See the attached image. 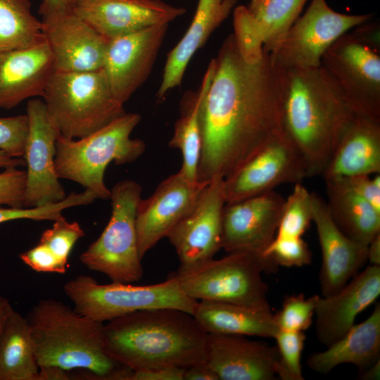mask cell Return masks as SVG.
Masks as SVG:
<instances>
[{"label": "cell", "mask_w": 380, "mask_h": 380, "mask_svg": "<svg viewBox=\"0 0 380 380\" xmlns=\"http://www.w3.org/2000/svg\"><path fill=\"white\" fill-rule=\"evenodd\" d=\"M215 59L199 110L198 182L225 179L286 132L277 68L270 52L246 55L234 34Z\"/></svg>", "instance_id": "cell-1"}, {"label": "cell", "mask_w": 380, "mask_h": 380, "mask_svg": "<svg viewBox=\"0 0 380 380\" xmlns=\"http://www.w3.org/2000/svg\"><path fill=\"white\" fill-rule=\"evenodd\" d=\"M208 340L193 315L174 308L131 312L103 328L106 353L132 371L186 369L205 362Z\"/></svg>", "instance_id": "cell-2"}, {"label": "cell", "mask_w": 380, "mask_h": 380, "mask_svg": "<svg viewBox=\"0 0 380 380\" xmlns=\"http://www.w3.org/2000/svg\"><path fill=\"white\" fill-rule=\"evenodd\" d=\"M277 68L285 131L303 156L308 177L322 175L357 112L321 65Z\"/></svg>", "instance_id": "cell-3"}, {"label": "cell", "mask_w": 380, "mask_h": 380, "mask_svg": "<svg viewBox=\"0 0 380 380\" xmlns=\"http://www.w3.org/2000/svg\"><path fill=\"white\" fill-rule=\"evenodd\" d=\"M26 318L39 367L84 369L101 379H113L119 364L105 351L103 323L53 298L39 300Z\"/></svg>", "instance_id": "cell-4"}, {"label": "cell", "mask_w": 380, "mask_h": 380, "mask_svg": "<svg viewBox=\"0 0 380 380\" xmlns=\"http://www.w3.org/2000/svg\"><path fill=\"white\" fill-rule=\"evenodd\" d=\"M141 120L135 113H125L103 127L80 139L60 134L56 140L55 168L58 179L73 181L94 192L97 198L109 199L105 171L114 162H134L145 151V143L130 137Z\"/></svg>", "instance_id": "cell-5"}, {"label": "cell", "mask_w": 380, "mask_h": 380, "mask_svg": "<svg viewBox=\"0 0 380 380\" xmlns=\"http://www.w3.org/2000/svg\"><path fill=\"white\" fill-rule=\"evenodd\" d=\"M48 115L68 139L86 137L126 112L110 89L102 69L51 75L42 96Z\"/></svg>", "instance_id": "cell-6"}, {"label": "cell", "mask_w": 380, "mask_h": 380, "mask_svg": "<svg viewBox=\"0 0 380 380\" xmlns=\"http://www.w3.org/2000/svg\"><path fill=\"white\" fill-rule=\"evenodd\" d=\"M278 267L270 259L248 252H232L188 270H177L175 278L184 293L200 300L270 308L263 272Z\"/></svg>", "instance_id": "cell-7"}, {"label": "cell", "mask_w": 380, "mask_h": 380, "mask_svg": "<svg viewBox=\"0 0 380 380\" xmlns=\"http://www.w3.org/2000/svg\"><path fill=\"white\" fill-rule=\"evenodd\" d=\"M63 291L76 312L102 323L131 312L157 308H174L194 315L198 302L188 297L170 275L163 282L137 286L113 281L102 284L82 274L68 281Z\"/></svg>", "instance_id": "cell-8"}, {"label": "cell", "mask_w": 380, "mask_h": 380, "mask_svg": "<svg viewBox=\"0 0 380 380\" xmlns=\"http://www.w3.org/2000/svg\"><path fill=\"white\" fill-rule=\"evenodd\" d=\"M141 194L140 184L133 180H122L113 186L110 220L99 237L79 258L85 267L113 282L132 284L143 276L136 229Z\"/></svg>", "instance_id": "cell-9"}, {"label": "cell", "mask_w": 380, "mask_h": 380, "mask_svg": "<svg viewBox=\"0 0 380 380\" xmlns=\"http://www.w3.org/2000/svg\"><path fill=\"white\" fill-rule=\"evenodd\" d=\"M321 66L355 112L380 118V46L353 28L329 47Z\"/></svg>", "instance_id": "cell-10"}, {"label": "cell", "mask_w": 380, "mask_h": 380, "mask_svg": "<svg viewBox=\"0 0 380 380\" xmlns=\"http://www.w3.org/2000/svg\"><path fill=\"white\" fill-rule=\"evenodd\" d=\"M373 15L338 13L326 0H312L304 14L298 16L270 53L272 62L280 68L319 67L322 56L334 42Z\"/></svg>", "instance_id": "cell-11"}, {"label": "cell", "mask_w": 380, "mask_h": 380, "mask_svg": "<svg viewBox=\"0 0 380 380\" xmlns=\"http://www.w3.org/2000/svg\"><path fill=\"white\" fill-rule=\"evenodd\" d=\"M308 177L300 151L286 132L275 139L224 179L226 203L241 201Z\"/></svg>", "instance_id": "cell-12"}, {"label": "cell", "mask_w": 380, "mask_h": 380, "mask_svg": "<svg viewBox=\"0 0 380 380\" xmlns=\"http://www.w3.org/2000/svg\"><path fill=\"white\" fill-rule=\"evenodd\" d=\"M226 203L224 179L212 180L196 204L167 237L179 260L178 270H188L213 258L222 248V217Z\"/></svg>", "instance_id": "cell-13"}, {"label": "cell", "mask_w": 380, "mask_h": 380, "mask_svg": "<svg viewBox=\"0 0 380 380\" xmlns=\"http://www.w3.org/2000/svg\"><path fill=\"white\" fill-rule=\"evenodd\" d=\"M26 114L29 132L23 156L27 167L24 207L58 203L67 196L55 168L59 132L48 115L44 101L30 99Z\"/></svg>", "instance_id": "cell-14"}, {"label": "cell", "mask_w": 380, "mask_h": 380, "mask_svg": "<svg viewBox=\"0 0 380 380\" xmlns=\"http://www.w3.org/2000/svg\"><path fill=\"white\" fill-rule=\"evenodd\" d=\"M168 25L159 24L108 40L102 70L121 103H125L148 77Z\"/></svg>", "instance_id": "cell-15"}, {"label": "cell", "mask_w": 380, "mask_h": 380, "mask_svg": "<svg viewBox=\"0 0 380 380\" xmlns=\"http://www.w3.org/2000/svg\"><path fill=\"white\" fill-rule=\"evenodd\" d=\"M285 199L274 190L226 203L222 217V248L262 255L274 239Z\"/></svg>", "instance_id": "cell-16"}, {"label": "cell", "mask_w": 380, "mask_h": 380, "mask_svg": "<svg viewBox=\"0 0 380 380\" xmlns=\"http://www.w3.org/2000/svg\"><path fill=\"white\" fill-rule=\"evenodd\" d=\"M207 184L190 182L178 172L164 179L151 196L139 201L136 229L141 259L191 211Z\"/></svg>", "instance_id": "cell-17"}, {"label": "cell", "mask_w": 380, "mask_h": 380, "mask_svg": "<svg viewBox=\"0 0 380 380\" xmlns=\"http://www.w3.org/2000/svg\"><path fill=\"white\" fill-rule=\"evenodd\" d=\"M42 33L55 71L89 72L103 68L108 39L73 11L42 15Z\"/></svg>", "instance_id": "cell-18"}, {"label": "cell", "mask_w": 380, "mask_h": 380, "mask_svg": "<svg viewBox=\"0 0 380 380\" xmlns=\"http://www.w3.org/2000/svg\"><path fill=\"white\" fill-rule=\"evenodd\" d=\"M72 11L108 40L169 24L186 11L161 0H77Z\"/></svg>", "instance_id": "cell-19"}, {"label": "cell", "mask_w": 380, "mask_h": 380, "mask_svg": "<svg viewBox=\"0 0 380 380\" xmlns=\"http://www.w3.org/2000/svg\"><path fill=\"white\" fill-rule=\"evenodd\" d=\"M379 295L380 266L369 265L335 293L319 296L315 315L319 342L327 347L341 338Z\"/></svg>", "instance_id": "cell-20"}, {"label": "cell", "mask_w": 380, "mask_h": 380, "mask_svg": "<svg viewBox=\"0 0 380 380\" xmlns=\"http://www.w3.org/2000/svg\"><path fill=\"white\" fill-rule=\"evenodd\" d=\"M205 362L219 380H274L279 369L277 347L239 335L208 334Z\"/></svg>", "instance_id": "cell-21"}, {"label": "cell", "mask_w": 380, "mask_h": 380, "mask_svg": "<svg viewBox=\"0 0 380 380\" xmlns=\"http://www.w3.org/2000/svg\"><path fill=\"white\" fill-rule=\"evenodd\" d=\"M312 222L322 252L319 284L322 296L343 288L367 260V247L346 236L333 221L326 201L312 193Z\"/></svg>", "instance_id": "cell-22"}, {"label": "cell", "mask_w": 380, "mask_h": 380, "mask_svg": "<svg viewBox=\"0 0 380 380\" xmlns=\"http://www.w3.org/2000/svg\"><path fill=\"white\" fill-rule=\"evenodd\" d=\"M307 0H251L234 10L233 33L244 54L272 53L298 18Z\"/></svg>", "instance_id": "cell-23"}, {"label": "cell", "mask_w": 380, "mask_h": 380, "mask_svg": "<svg viewBox=\"0 0 380 380\" xmlns=\"http://www.w3.org/2000/svg\"><path fill=\"white\" fill-rule=\"evenodd\" d=\"M54 72L44 38L26 49L0 52V108L11 109L27 99L42 97Z\"/></svg>", "instance_id": "cell-24"}, {"label": "cell", "mask_w": 380, "mask_h": 380, "mask_svg": "<svg viewBox=\"0 0 380 380\" xmlns=\"http://www.w3.org/2000/svg\"><path fill=\"white\" fill-rule=\"evenodd\" d=\"M380 173V118L355 113L322 175L324 179Z\"/></svg>", "instance_id": "cell-25"}, {"label": "cell", "mask_w": 380, "mask_h": 380, "mask_svg": "<svg viewBox=\"0 0 380 380\" xmlns=\"http://www.w3.org/2000/svg\"><path fill=\"white\" fill-rule=\"evenodd\" d=\"M236 0H198L192 21L180 41L167 53L158 100L182 83L186 67L196 52L227 19Z\"/></svg>", "instance_id": "cell-26"}, {"label": "cell", "mask_w": 380, "mask_h": 380, "mask_svg": "<svg viewBox=\"0 0 380 380\" xmlns=\"http://www.w3.org/2000/svg\"><path fill=\"white\" fill-rule=\"evenodd\" d=\"M380 305L362 322L354 324L341 338L327 346L326 350L315 353L307 360L314 372L328 374L336 366L350 363L363 372L379 360Z\"/></svg>", "instance_id": "cell-27"}, {"label": "cell", "mask_w": 380, "mask_h": 380, "mask_svg": "<svg viewBox=\"0 0 380 380\" xmlns=\"http://www.w3.org/2000/svg\"><path fill=\"white\" fill-rule=\"evenodd\" d=\"M193 315L208 334L274 338L279 330L270 308L201 300Z\"/></svg>", "instance_id": "cell-28"}, {"label": "cell", "mask_w": 380, "mask_h": 380, "mask_svg": "<svg viewBox=\"0 0 380 380\" xmlns=\"http://www.w3.org/2000/svg\"><path fill=\"white\" fill-rule=\"evenodd\" d=\"M330 215L349 239L367 247L380 233V213L338 178L325 179Z\"/></svg>", "instance_id": "cell-29"}, {"label": "cell", "mask_w": 380, "mask_h": 380, "mask_svg": "<svg viewBox=\"0 0 380 380\" xmlns=\"http://www.w3.org/2000/svg\"><path fill=\"white\" fill-rule=\"evenodd\" d=\"M39 369L28 321L13 308L0 336V380H37Z\"/></svg>", "instance_id": "cell-30"}, {"label": "cell", "mask_w": 380, "mask_h": 380, "mask_svg": "<svg viewBox=\"0 0 380 380\" xmlns=\"http://www.w3.org/2000/svg\"><path fill=\"white\" fill-rule=\"evenodd\" d=\"M215 69V59L210 62L200 87L184 100L180 118L177 120L169 146L178 148L182 154V165L179 172L189 181L198 182V167L201 140L199 110L203 96L211 82Z\"/></svg>", "instance_id": "cell-31"}, {"label": "cell", "mask_w": 380, "mask_h": 380, "mask_svg": "<svg viewBox=\"0 0 380 380\" xmlns=\"http://www.w3.org/2000/svg\"><path fill=\"white\" fill-rule=\"evenodd\" d=\"M44 38L30 0H0V52L26 49Z\"/></svg>", "instance_id": "cell-32"}, {"label": "cell", "mask_w": 380, "mask_h": 380, "mask_svg": "<svg viewBox=\"0 0 380 380\" xmlns=\"http://www.w3.org/2000/svg\"><path fill=\"white\" fill-rule=\"evenodd\" d=\"M312 222V193L300 183L284 201L276 236L301 237Z\"/></svg>", "instance_id": "cell-33"}, {"label": "cell", "mask_w": 380, "mask_h": 380, "mask_svg": "<svg viewBox=\"0 0 380 380\" xmlns=\"http://www.w3.org/2000/svg\"><path fill=\"white\" fill-rule=\"evenodd\" d=\"M95 199H96L95 194L89 189H85L79 194L72 192L58 203L39 207L4 208L0 205V224L21 219L55 221L63 217L62 212L64 210L90 204Z\"/></svg>", "instance_id": "cell-34"}, {"label": "cell", "mask_w": 380, "mask_h": 380, "mask_svg": "<svg viewBox=\"0 0 380 380\" xmlns=\"http://www.w3.org/2000/svg\"><path fill=\"white\" fill-rule=\"evenodd\" d=\"M274 338L279 355L278 377L283 380H303L300 363L305 340L303 331L279 329Z\"/></svg>", "instance_id": "cell-35"}, {"label": "cell", "mask_w": 380, "mask_h": 380, "mask_svg": "<svg viewBox=\"0 0 380 380\" xmlns=\"http://www.w3.org/2000/svg\"><path fill=\"white\" fill-rule=\"evenodd\" d=\"M84 236L77 222H68L64 217L53 221V226L44 231L38 243L65 265L76 242Z\"/></svg>", "instance_id": "cell-36"}, {"label": "cell", "mask_w": 380, "mask_h": 380, "mask_svg": "<svg viewBox=\"0 0 380 380\" xmlns=\"http://www.w3.org/2000/svg\"><path fill=\"white\" fill-rule=\"evenodd\" d=\"M318 296L305 298L303 293L286 296L281 310L274 314L279 329L291 331L308 329L312 322Z\"/></svg>", "instance_id": "cell-37"}, {"label": "cell", "mask_w": 380, "mask_h": 380, "mask_svg": "<svg viewBox=\"0 0 380 380\" xmlns=\"http://www.w3.org/2000/svg\"><path fill=\"white\" fill-rule=\"evenodd\" d=\"M262 256L270 259L277 267H302L312 260V253L301 237L275 236Z\"/></svg>", "instance_id": "cell-38"}, {"label": "cell", "mask_w": 380, "mask_h": 380, "mask_svg": "<svg viewBox=\"0 0 380 380\" xmlns=\"http://www.w3.org/2000/svg\"><path fill=\"white\" fill-rule=\"evenodd\" d=\"M29 132L27 114L0 118V150L13 158H23Z\"/></svg>", "instance_id": "cell-39"}, {"label": "cell", "mask_w": 380, "mask_h": 380, "mask_svg": "<svg viewBox=\"0 0 380 380\" xmlns=\"http://www.w3.org/2000/svg\"><path fill=\"white\" fill-rule=\"evenodd\" d=\"M26 171L17 167H8L0 173V205L24 207Z\"/></svg>", "instance_id": "cell-40"}, {"label": "cell", "mask_w": 380, "mask_h": 380, "mask_svg": "<svg viewBox=\"0 0 380 380\" xmlns=\"http://www.w3.org/2000/svg\"><path fill=\"white\" fill-rule=\"evenodd\" d=\"M19 257L26 265L37 272L64 274L67 270V265L61 263L39 243L20 253Z\"/></svg>", "instance_id": "cell-41"}, {"label": "cell", "mask_w": 380, "mask_h": 380, "mask_svg": "<svg viewBox=\"0 0 380 380\" xmlns=\"http://www.w3.org/2000/svg\"><path fill=\"white\" fill-rule=\"evenodd\" d=\"M338 178V177H337ZM355 194L367 201L380 213V175L374 178L369 175L339 177Z\"/></svg>", "instance_id": "cell-42"}, {"label": "cell", "mask_w": 380, "mask_h": 380, "mask_svg": "<svg viewBox=\"0 0 380 380\" xmlns=\"http://www.w3.org/2000/svg\"><path fill=\"white\" fill-rule=\"evenodd\" d=\"M186 369L164 367L146 371H132L129 380H184Z\"/></svg>", "instance_id": "cell-43"}, {"label": "cell", "mask_w": 380, "mask_h": 380, "mask_svg": "<svg viewBox=\"0 0 380 380\" xmlns=\"http://www.w3.org/2000/svg\"><path fill=\"white\" fill-rule=\"evenodd\" d=\"M184 380H219V379L206 362H203L186 368Z\"/></svg>", "instance_id": "cell-44"}, {"label": "cell", "mask_w": 380, "mask_h": 380, "mask_svg": "<svg viewBox=\"0 0 380 380\" xmlns=\"http://www.w3.org/2000/svg\"><path fill=\"white\" fill-rule=\"evenodd\" d=\"M77 0H42L39 6L40 15L72 11Z\"/></svg>", "instance_id": "cell-45"}, {"label": "cell", "mask_w": 380, "mask_h": 380, "mask_svg": "<svg viewBox=\"0 0 380 380\" xmlns=\"http://www.w3.org/2000/svg\"><path fill=\"white\" fill-rule=\"evenodd\" d=\"M70 379L67 370L54 366L40 367L37 380Z\"/></svg>", "instance_id": "cell-46"}, {"label": "cell", "mask_w": 380, "mask_h": 380, "mask_svg": "<svg viewBox=\"0 0 380 380\" xmlns=\"http://www.w3.org/2000/svg\"><path fill=\"white\" fill-rule=\"evenodd\" d=\"M367 260L372 265L380 266V233L376 234L369 243Z\"/></svg>", "instance_id": "cell-47"}, {"label": "cell", "mask_w": 380, "mask_h": 380, "mask_svg": "<svg viewBox=\"0 0 380 380\" xmlns=\"http://www.w3.org/2000/svg\"><path fill=\"white\" fill-rule=\"evenodd\" d=\"M23 158H13L0 150V167L25 166Z\"/></svg>", "instance_id": "cell-48"}, {"label": "cell", "mask_w": 380, "mask_h": 380, "mask_svg": "<svg viewBox=\"0 0 380 380\" xmlns=\"http://www.w3.org/2000/svg\"><path fill=\"white\" fill-rule=\"evenodd\" d=\"M12 309L9 300L0 296V336Z\"/></svg>", "instance_id": "cell-49"}, {"label": "cell", "mask_w": 380, "mask_h": 380, "mask_svg": "<svg viewBox=\"0 0 380 380\" xmlns=\"http://www.w3.org/2000/svg\"><path fill=\"white\" fill-rule=\"evenodd\" d=\"M380 375V360L374 362L372 365L362 372L361 379L376 380L379 379Z\"/></svg>", "instance_id": "cell-50"}]
</instances>
